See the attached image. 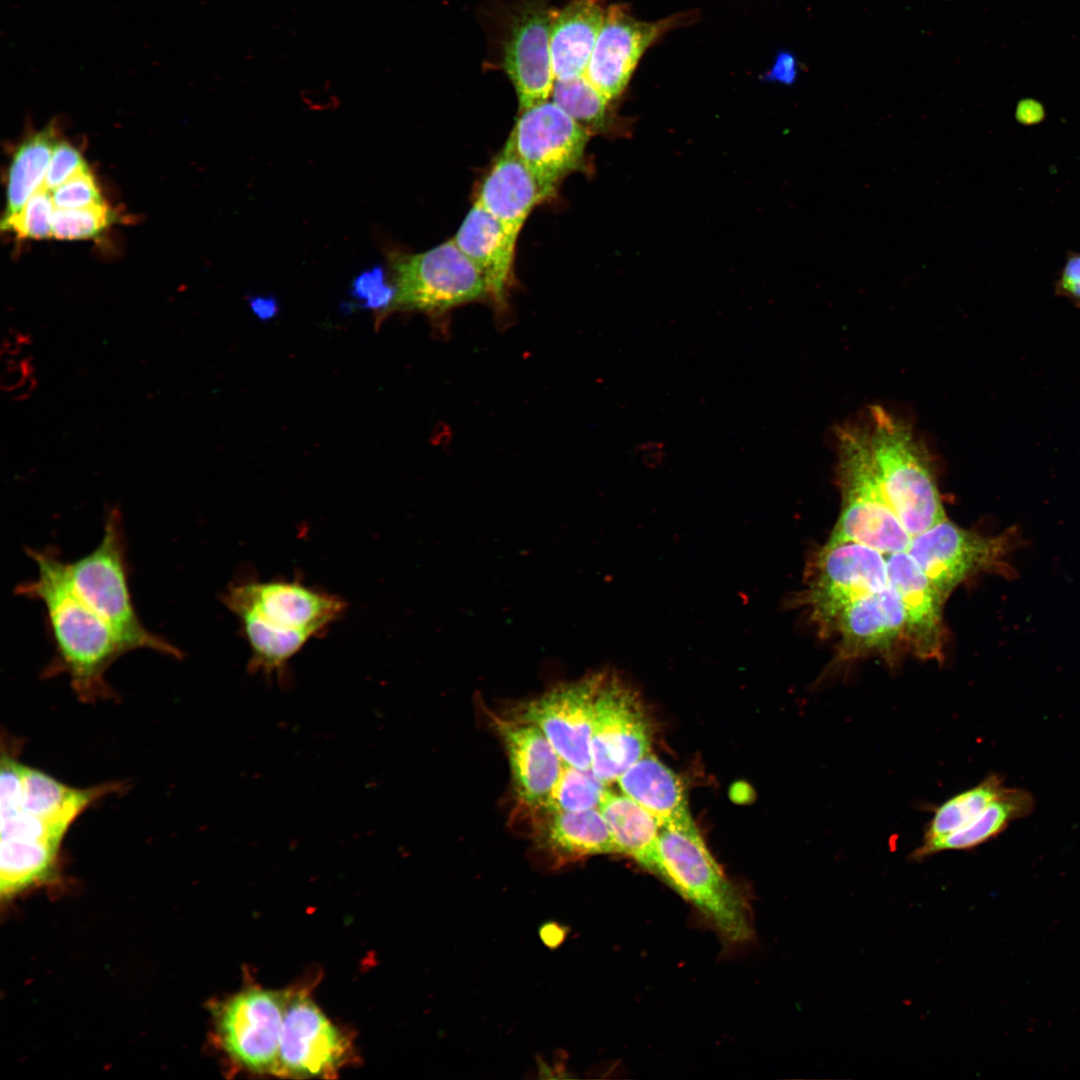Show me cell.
<instances>
[{"label": "cell", "instance_id": "obj_18", "mask_svg": "<svg viewBox=\"0 0 1080 1080\" xmlns=\"http://www.w3.org/2000/svg\"><path fill=\"white\" fill-rule=\"evenodd\" d=\"M888 584L905 615V649L922 660L942 662L946 644L943 607L947 598L906 552L886 555Z\"/></svg>", "mask_w": 1080, "mask_h": 1080}, {"label": "cell", "instance_id": "obj_10", "mask_svg": "<svg viewBox=\"0 0 1080 1080\" xmlns=\"http://www.w3.org/2000/svg\"><path fill=\"white\" fill-rule=\"evenodd\" d=\"M395 306L442 313L488 295L486 282L453 239L418 254L394 255Z\"/></svg>", "mask_w": 1080, "mask_h": 1080}, {"label": "cell", "instance_id": "obj_5", "mask_svg": "<svg viewBox=\"0 0 1080 1080\" xmlns=\"http://www.w3.org/2000/svg\"><path fill=\"white\" fill-rule=\"evenodd\" d=\"M65 570L75 593L112 627L129 651L149 649L182 657L179 648L149 631L135 610L122 514L117 507L107 512L97 547L73 562H65Z\"/></svg>", "mask_w": 1080, "mask_h": 1080}, {"label": "cell", "instance_id": "obj_22", "mask_svg": "<svg viewBox=\"0 0 1080 1080\" xmlns=\"http://www.w3.org/2000/svg\"><path fill=\"white\" fill-rule=\"evenodd\" d=\"M547 198L531 170L504 148L483 179L476 201L517 239L533 208Z\"/></svg>", "mask_w": 1080, "mask_h": 1080}, {"label": "cell", "instance_id": "obj_34", "mask_svg": "<svg viewBox=\"0 0 1080 1080\" xmlns=\"http://www.w3.org/2000/svg\"><path fill=\"white\" fill-rule=\"evenodd\" d=\"M54 211L52 192L41 186L16 216L1 223V229L14 232L20 238L45 239L52 237Z\"/></svg>", "mask_w": 1080, "mask_h": 1080}, {"label": "cell", "instance_id": "obj_44", "mask_svg": "<svg viewBox=\"0 0 1080 1080\" xmlns=\"http://www.w3.org/2000/svg\"><path fill=\"white\" fill-rule=\"evenodd\" d=\"M36 387L37 380L32 373L25 379V381L20 386L10 392L11 399L17 401L25 400L32 395Z\"/></svg>", "mask_w": 1080, "mask_h": 1080}, {"label": "cell", "instance_id": "obj_15", "mask_svg": "<svg viewBox=\"0 0 1080 1080\" xmlns=\"http://www.w3.org/2000/svg\"><path fill=\"white\" fill-rule=\"evenodd\" d=\"M555 10L548 0H516L503 45V67L520 112L548 100L555 76L550 52Z\"/></svg>", "mask_w": 1080, "mask_h": 1080}, {"label": "cell", "instance_id": "obj_33", "mask_svg": "<svg viewBox=\"0 0 1080 1080\" xmlns=\"http://www.w3.org/2000/svg\"><path fill=\"white\" fill-rule=\"evenodd\" d=\"M116 220L104 202L76 209H57L52 217V237L61 240L94 238Z\"/></svg>", "mask_w": 1080, "mask_h": 1080}, {"label": "cell", "instance_id": "obj_24", "mask_svg": "<svg viewBox=\"0 0 1080 1080\" xmlns=\"http://www.w3.org/2000/svg\"><path fill=\"white\" fill-rule=\"evenodd\" d=\"M605 10L602 0H572L555 10L550 33L555 80L585 74Z\"/></svg>", "mask_w": 1080, "mask_h": 1080}, {"label": "cell", "instance_id": "obj_36", "mask_svg": "<svg viewBox=\"0 0 1080 1080\" xmlns=\"http://www.w3.org/2000/svg\"><path fill=\"white\" fill-rule=\"evenodd\" d=\"M394 294L395 288L385 284L380 266L360 273L352 282L351 295L366 308H382L392 302Z\"/></svg>", "mask_w": 1080, "mask_h": 1080}, {"label": "cell", "instance_id": "obj_12", "mask_svg": "<svg viewBox=\"0 0 1080 1080\" xmlns=\"http://www.w3.org/2000/svg\"><path fill=\"white\" fill-rule=\"evenodd\" d=\"M589 132L553 101L521 111L505 149L516 155L551 197L583 161Z\"/></svg>", "mask_w": 1080, "mask_h": 1080}, {"label": "cell", "instance_id": "obj_41", "mask_svg": "<svg viewBox=\"0 0 1080 1080\" xmlns=\"http://www.w3.org/2000/svg\"><path fill=\"white\" fill-rule=\"evenodd\" d=\"M1046 116L1045 108L1039 101L1025 98L1017 103L1015 110L1016 121L1025 126L1041 123Z\"/></svg>", "mask_w": 1080, "mask_h": 1080}, {"label": "cell", "instance_id": "obj_38", "mask_svg": "<svg viewBox=\"0 0 1080 1080\" xmlns=\"http://www.w3.org/2000/svg\"><path fill=\"white\" fill-rule=\"evenodd\" d=\"M1054 293L1080 308V253L1068 252L1063 268L1055 281Z\"/></svg>", "mask_w": 1080, "mask_h": 1080}, {"label": "cell", "instance_id": "obj_43", "mask_svg": "<svg viewBox=\"0 0 1080 1080\" xmlns=\"http://www.w3.org/2000/svg\"><path fill=\"white\" fill-rule=\"evenodd\" d=\"M249 302L253 312L262 320L272 318L278 311L277 301L271 296H255Z\"/></svg>", "mask_w": 1080, "mask_h": 1080}, {"label": "cell", "instance_id": "obj_9", "mask_svg": "<svg viewBox=\"0 0 1080 1080\" xmlns=\"http://www.w3.org/2000/svg\"><path fill=\"white\" fill-rule=\"evenodd\" d=\"M20 765L10 753H2L0 892L8 899L53 876L64 836L20 807Z\"/></svg>", "mask_w": 1080, "mask_h": 1080}, {"label": "cell", "instance_id": "obj_6", "mask_svg": "<svg viewBox=\"0 0 1080 1080\" xmlns=\"http://www.w3.org/2000/svg\"><path fill=\"white\" fill-rule=\"evenodd\" d=\"M659 876L692 903L729 942L751 937L746 902L726 878L698 829L662 827Z\"/></svg>", "mask_w": 1080, "mask_h": 1080}, {"label": "cell", "instance_id": "obj_26", "mask_svg": "<svg viewBox=\"0 0 1080 1080\" xmlns=\"http://www.w3.org/2000/svg\"><path fill=\"white\" fill-rule=\"evenodd\" d=\"M599 809L609 827L616 852L630 856L659 876V831L656 819L625 794L606 791Z\"/></svg>", "mask_w": 1080, "mask_h": 1080}, {"label": "cell", "instance_id": "obj_16", "mask_svg": "<svg viewBox=\"0 0 1080 1080\" xmlns=\"http://www.w3.org/2000/svg\"><path fill=\"white\" fill-rule=\"evenodd\" d=\"M604 675L556 687L523 705L515 718L538 727L566 764L591 769L594 706Z\"/></svg>", "mask_w": 1080, "mask_h": 1080}, {"label": "cell", "instance_id": "obj_21", "mask_svg": "<svg viewBox=\"0 0 1080 1080\" xmlns=\"http://www.w3.org/2000/svg\"><path fill=\"white\" fill-rule=\"evenodd\" d=\"M453 241L483 276L488 296L503 307L512 279L517 239L475 201Z\"/></svg>", "mask_w": 1080, "mask_h": 1080}, {"label": "cell", "instance_id": "obj_13", "mask_svg": "<svg viewBox=\"0 0 1080 1080\" xmlns=\"http://www.w3.org/2000/svg\"><path fill=\"white\" fill-rule=\"evenodd\" d=\"M288 993L251 988L217 1010L216 1029L225 1053L252 1072L276 1074Z\"/></svg>", "mask_w": 1080, "mask_h": 1080}, {"label": "cell", "instance_id": "obj_17", "mask_svg": "<svg viewBox=\"0 0 1080 1080\" xmlns=\"http://www.w3.org/2000/svg\"><path fill=\"white\" fill-rule=\"evenodd\" d=\"M348 1043L304 992H288L277 1075L328 1077L343 1064Z\"/></svg>", "mask_w": 1080, "mask_h": 1080}, {"label": "cell", "instance_id": "obj_14", "mask_svg": "<svg viewBox=\"0 0 1080 1080\" xmlns=\"http://www.w3.org/2000/svg\"><path fill=\"white\" fill-rule=\"evenodd\" d=\"M689 18L683 13L643 21L632 16L624 4L608 6L584 75L609 101L616 99L648 48Z\"/></svg>", "mask_w": 1080, "mask_h": 1080}, {"label": "cell", "instance_id": "obj_19", "mask_svg": "<svg viewBox=\"0 0 1080 1080\" xmlns=\"http://www.w3.org/2000/svg\"><path fill=\"white\" fill-rule=\"evenodd\" d=\"M830 632L839 636L838 663L868 655L884 656L890 661L897 648L905 649V615L899 595L888 584L879 592L851 602L835 618Z\"/></svg>", "mask_w": 1080, "mask_h": 1080}, {"label": "cell", "instance_id": "obj_3", "mask_svg": "<svg viewBox=\"0 0 1080 1080\" xmlns=\"http://www.w3.org/2000/svg\"><path fill=\"white\" fill-rule=\"evenodd\" d=\"M866 423L882 489L911 538L945 519L929 455L910 426L879 405Z\"/></svg>", "mask_w": 1080, "mask_h": 1080}, {"label": "cell", "instance_id": "obj_2", "mask_svg": "<svg viewBox=\"0 0 1080 1080\" xmlns=\"http://www.w3.org/2000/svg\"><path fill=\"white\" fill-rule=\"evenodd\" d=\"M226 607L239 619L251 648L250 672L280 673L310 640L344 611L334 595L298 582L233 584L224 593Z\"/></svg>", "mask_w": 1080, "mask_h": 1080}, {"label": "cell", "instance_id": "obj_11", "mask_svg": "<svg viewBox=\"0 0 1080 1080\" xmlns=\"http://www.w3.org/2000/svg\"><path fill=\"white\" fill-rule=\"evenodd\" d=\"M637 692L616 676L604 675L598 691L590 745L591 770L612 783L649 753L652 729Z\"/></svg>", "mask_w": 1080, "mask_h": 1080}, {"label": "cell", "instance_id": "obj_32", "mask_svg": "<svg viewBox=\"0 0 1080 1080\" xmlns=\"http://www.w3.org/2000/svg\"><path fill=\"white\" fill-rule=\"evenodd\" d=\"M606 785L591 769H581L565 763L544 808L550 813L599 808L607 791Z\"/></svg>", "mask_w": 1080, "mask_h": 1080}, {"label": "cell", "instance_id": "obj_27", "mask_svg": "<svg viewBox=\"0 0 1080 1080\" xmlns=\"http://www.w3.org/2000/svg\"><path fill=\"white\" fill-rule=\"evenodd\" d=\"M1034 808L1030 792L1007 788L974 820L964 827L937 840L921 843L912 858L921 860L945 851L968 850L996 837L1011 821L1028 816Z\"/></svg>", "mask_w": 1080, "mask_h": 1080}, {"label": "cell", "instance_id": "obj_23", "mask_svg": "<svg viewBox=\"0 0 1080 1080\" xmlns=\"http://www.w3.org/2000/svg\"><path fill=\"white\" fill-rule=\"evenodd\" d=\"M617 782L622 793L649 812L660 828L697 829L680 779L653 754L632 764Z\"/></svg>", "mask_w": 1080, "mask_h": 1080}, {"label": "cell", "instance_id": "obj_29", "mask_svg": "<svg viewBox=\"0 0 1080 1080\" xmlns=\"http://www.w3.org/2000/svg\"><path fill=\"white\" fill-rule=\"evenodd\" d=\"M56 143L54 127L47 126L16 148L9 166L6 208L1 223L16 216L43 185Z\"/></svg>", "mask_w": 1080, "mask_h": 1080}, {"label": "cell", "instance_id": "obj_40", "mask_svg": "<svg viewBox=\"0 0 1080 1080\" xmlns=\"http://www.w3.org/2000/svg\"><path fill=\"white\" fill-rule=\"evenodd\" d=\"M798 71L796 57L790 52L783 51L777 55L770 77L784 84H792L797 78Z\"/></svg>", "mask_w": 1080, "mask_h": 1080}, {"label": "cell", "instance_id": "obj_39", "mask_svg": "<svg viewBox=\"0 0 1080 1080\" xmlns=\"http://www.w3.org/2000/svg\"><path fill=\"white\" fill-rule=\"evenodd\" d=\"M32 373L33 367L28 358L6 361V368L0 380L1 390L6 392L13 391Z\"/></svg>", "mask_w": 1080, "mask_h": 1080}, {"label": "cell", "instance_id": "obj_42", "mask_svg": "<svg viewBox=\"0 0 1080 1080\" xmlns=\"http://www.w3.org/2000/svg\"><path fill=\"white\" fill-rule=\"evenodd\" d=\"M636 451L641 454L643 462L647 466H657L665 457V445L661 441H646L638 444Z\"/></svg>", "mask_w": 1080, "mask_h": 1080}, {"label": "cell", "instance_id": "obj_4", "mask_svg": "<svg viewBox=\"0 0 1080 1080\" xmlns=\"http://www.w3.org/2000/svg\"><path fill=\"white\" fill-rule=\"evenodd\" d=\"M839 517L828 540L854 541L889 555L906 551L911 536L890 506L873 461L867 423L837 431Z\"/></svg>", "mask_w": 1080, "mask_h": 1080}, {"label": "cell", "instance_id": "obj_8", "mask_svg": "<svg viewBox=\"0 0 1080 1080\" xmlns=\"http://www.w3.org/2000/svg\"><path fill=\"white\" fill-rule=\"evenodd\" d=\"M804 588L794 600L828 633L851 602L888 586L886 555L854 541H830L807 562Z\"/></svg>", "mask_w": 1080, "mask_h": 1080}, {"label": "cell", "instance_id": "obj_1", "mask_svg": "<svg viewBox=\"0 0 1080 1080\" xmlns=\"http://www.w3.org/2000/svg\"><path fill=\"white\" fill-rule=\"evenodd\" d=\"M37 576L15 588V593L43 604L54 655L44 671L47 677L65 673L79 698L86 702L111 695L105 680L109 666L129 652L112 627L73 590L65 561L54 547L27 548Z\"/></svg>", "mask_w": 1080, "mask_h": 1080}, {"label": "cell", "instance_id": "obj_20", "mask_svg": "<svg viewBox=\"0 0 1080 1080\" xmlns=\"http://www.w3.org/2000/svg\"><path fill=\"white\" fill-rule=\"evenodd\" d=\"M515 789L529 806L545 807L565 765L544 733L518 719L496 718Z\"/></svg>", "mask_w": 1080, "mask_h": 1080}, {"label": "cell", "instance_id": "obj_37", "mask_svg": "<svg viewBox=\"0 0 1080 1080\" xmlns=\"http://www.w3.org/2000/svg\"><path fill=\"white\" fill-rule=\"evenodd\" d=\"M85 169H88V166L75 147L67 142L56 143L42 186L52 192Z\"/></svg>", "mask_w": 1080, "mask_h": 1080}, {"label": "cell", "instance_id": "obj_31", "mask_svg": "<svg viewBox=\"0 0 1080 1080\" xmlns=\"http://www.w3.org/2000/svg\"><path fill=\"white\" fill-rule=\"evenodd\" d=\"M552 101L588 132L604 126L608 103L585 75L555 80Z\"/></svg>", "mask_w": 1080, "mask_h": 1080}, {"label": "cell", "instance_id": "obj_28", "mask_svg": "<svg viewBox=\"0 0 1080 1080\" xmlns=\"http://www.w3.org/2000/svg\"><path fill=\"white\" fill-rule=\"evenodd\" d=\"M544 842L560 862L586 856L617 853L609 827L599 808L551 812Z\"/></svg>", "mask_w": 1080, "mask_h": 1080}, {"label": "cell", "instance_id": "obj_7", "mask_svg": "<svg viewBox=\"0 0 1080 1080\" xmlns=\"http://www.w3.org/2000/svg\"><path fill=\"white\" fill-rule=\"evenodd\" d=\"M1023 544L1017 527L987 536L945 518L912 537L906 552L948 598L958 586L982 574L1015 576L1009 559Z\"/></svg>", "mask_w": 1080, "mask_h": 1080}, {"label": "cell", "instance_id": "obj_35", "mask_svg": "<svg viewBox=\"0 0 1080 1080\" xmlns=\"http://www.w3.org/2000/svg\"><path fill=\"white\" fill-rule=\"evenodd\" d=\"M52 199L57 209L83 208L105 202L89 168L78 172L53 190Z\"/></svg>", "mask_w": 1080, "mask_h": 1080}, {"label": "cell", "instance_id": "obj_30", "mask_svg": "<svg viewBox=\"0 0 1080 1080\" xmlns=\"http://www.w3.org/2000/svg\"><path fill=\"white\" fill-rule=\"evenodd\" d=\"M1005 789L998 774L962 791L939 805L929 820L921 843L944 837L970 823Z\"/></svg>", "mask_w": 1080, "mask_h": 1080}, {"label": "cell", "instance_id": "obj_25", "mask_svg": "<svg viewBox=\"0 0 1080 1080\" xmlns=\"http://www.w3.org/2000/svg\"><path fill=\"white\" fill-rule=\"evenodd\" d=\"M111 787L75 789L53 777L21 764L18 801L27 813L65 834L75 818Z\"/></svg>", "mask_w": 1080, "mask_h": 1080}]
</instances>
